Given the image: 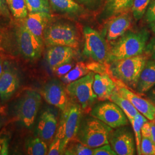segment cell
I'll list each match as a JSON object with an SVG mask.
<instances>
[{
    "mask_svg": "<svg viewBox=\"0 0 155 155\" xmlns=\"http://www.w3.org/2000/svg\"><path fill=\"white\" fill-rule=\"evenodd\" d=\"M141 135L142 137L149 138L151 137V124L150 122H146L143 125L141 128Z\"/></svg>",
    "mask_w": 155,
    "mask_h": 155,
    "instance_id": "74e56055",
    "label": "cell"
},
{
    "mask_svg": "<svg viewBox=\"0 0 155 155\" xmlns=\"http://www.w3.org/2000/svg\"><path fill=\"white\" fill-rule=\"evenodd\" d=\"M4 118L0 117V129H1V128L2 127V125L4 124Z\"/></svg>",
    "mask_w": 155,
    "mask_h": 155,
    "instance_id": "bcb514c9",
    "label": "cell"
},
{
    "mask_svg": "<svg viewBox=\"0 0 155 155\" xmlns=\"http://www.w3.org/2000/svg\"><path fill=\"white\" fill-rule=\"evenodd\" d=\"M150 28L152 32L155 34V21L150 23Z\"/></svg>",
    "mask_w": 155,
    "mask_h": 155,
    "instance_id": "f6af8a7d",
    "label": "cell"
},
{
    "mask_svg": "<svg viewBox=\"0 0 155 155\" xmlns=\"http://www.w3.org/2000/svg\"><path fill=\"white\" fill-rule=\"evenodd\" d=\"M134 0H106L103 15L109 18L117 15L127 13L132 9Z\"/></svg>",
    "mask_w": 155,
    "mask_h": 155,
    "instance_id": "7402d4cb",
    "label": "cell"
},
{
    "mask_svg": "<svg viewBox=\"0 0 155 155\" xmlns=\"http://www.w3.org/2000/svg\"><path fill=\"white\" fill-rule=\"evenodd\" d=\"M41 94L47 102L58 107L61 111L66 108L69 104L66 90L59 80L52 79L46 83Z\"/></svg>",
    "mask_w": 155,
    "mask_h": 155,
    "instance_id": "7c38bea8",
    "label": "cell"
},
{
    "mask_svg": "<svg viewBox=\"0 0 155 155\" xmlns=\"http://www.w3.org/2000/svg\"><path fill=\"white\" fill-rule=\"evenodd\" d=\"M41 102V95L35 90L25 91L18 100L16 110L17 117L25 127H32Z\"/></svg>",
    "mask_w": 155,
    "mask_h": 155,
    "instance_id": "9c48e42d",
    "label": "cell"
},
{
    "mask_svg": "<svg viewBox=\"0 0 155 155\" xmlns=\"http://www.w3.org/2000/svg\"><path fill=\"white\" fill-rule=\"evenodd\" d=\"M61 147V140L55 136L52 141L51 142V144L50 145L47 155H62Z\"/></svg>",
    "mask_w": 155,
    "mask_h": 155,
    "instance_id": "d6a6232c",
    "label": "cell"
},
{
    "mask_svg": "<svg viewBox=\"0 0 155 155\" xmlns=\"http://www.w3.org/2000/svg\"><path fill=\"white\" fill-rule=\"evenodd\" d=\"M63 154L67 155H92L93 149L82 144L81 142L71 141L65 148Z\"/></svg>",
    "mask_w": 155,
    "mask_h": 155,
    "instance_id": "4316f807",
    "label": "cell"
},
{
    "mask_svg": "<svg viewBox=\"0 0 155 155\" xmlns=\"http://www.w3.org/2000/svg\"><path fill=\"white\" fill-rule=\"evenodd\" d=\"M58 127V119L54 111L47 109L39 117L36 127L38 136L45 142L51 141L55 136Z\"/></svg>",
    "mask_w": 155,
    "mask_h": 155,
    "instance_id": "9a60e30c",
    "label": "cell"
},
{
    "mask_svg": "<svg viewBox=\"0 0 155 155\" xmlns=\"http://www.w3.org/2000/svg\"><path fill=\"white\" fill-rule=\"evenodd\" d=\"M86 64L87 68L89 69V71H92V72H95L97 74H103L107 73V71L108 72V67H107L105 66L106 64L104 63H101L100 62L97 61H93L91 63H89Z\"/></svg>",
    "mask_w": 155,
    "mask_h": 155,
    "instance_id": "1f68e13d",
    "label": "cell"
},
{
    "mask_svg": "<svg viewBox=\"0 0 155 155\" xmlns=\"http://www.w3.org/2000/svg\"><path fill=\"white\" fill-rule=\"evenodd\" d=\"M83 55L94 61L107 64L109 48L104 38L90 27L83 28Z\"/></svg>",
    "mask_w": 155,
    "mask_h": 155,
    "instance_id": "ba28073f",
    "label": "cell"
},
{
    "mask_svg": "<svg viewBox=\"0 0 155 155\" xmlns=\"http://www.w3.org/2000/svg\"><path fill=\"white\" fill-rule=\"evenodd\" d=\"M3 13H3V12H2V11L0 9V16H1V14H3Z\"/></svg>",
    "mask_w": 155,
    "mask_h": 155,
    "instance_id": "c3c4849f",
    "label": "cell"
},
{
    "mask_svg": "<svg viewBox=\"0 0 155 155\" xmlns=\"http://www.w3.org/2000/svg\"><path fill=\"white\" fill-rule=\"evenodd\" d=\"M20 86L16 71L8 61L4 62V71L0 78V101L4 104L16 93Z\"/></svg>",
    "mask_w": 155,
    "mask_h": 155,
    "instance_id": "4fadbf2b",
    "label": "cell"
},
{
    "mask_svg": "<svg viewBox=\"0 0 155 155\" xmlns=\"http://www.w3.org/2000/svg\"><path fill=\"white\" fill-rule=\"evenodd\" d=\"M145 19L148 23L155 21V0H151L145 13Z\"/></svg>",
    "mask_w": 155,
    "mask_h": 155,
    "instance_id": "e575fe53",
    "label": "cell"
},
{
    "mask_svg": "<svg viewBox=\"0 0 155 155\" xmlns=\"http://www.w3.org/2000/svg\"><path fill=\"white\" fill-rule=\"evenodd\" d=\"M1 46V35H0V47Z\"/></svg>",
    "mask_w": 155,
    "mask_h": 155,
    "instance_id": "7dc6e473",
    "label": "cell"
},
{
    "mask_svg": "<svg viewBox=\"0 0 155 155\" xmlns=\"http://www.w3.org/2000/svg\"><path fill=\"white\" fill-rule=\"evenodd\" d=\"M155 86V60H147L141 73L136 90L140 94H144Z\"/></svg>",
    "mask_w": 155,
    "mask_h": 155,
    "instance_id": "ffe728a7",
    "label": "cell"
},
{
    "mask_svg": "<svg viewBox=\"0 0 155 155\" xmlns=\"http://www.w3.org/2000/svg\"><path fill=\"white\" fill-rule=\"evenodd\" d=\"M109 100H110L112 102L115 103L121 109V110L124 112V113L127 117L129 122L132 124L134 117L136 116V115L139 112V111L134 107L132 103L129 100L123 97L119 94L117 89L113 93V94L111 95Z\"/></svg>",
    "mask_w": 155,
    "mask_h": 155,
    "instance_id": "603a6c76",
    "label": "cell"
},
{
    "mask_svg": "<svg viewBox=\"0 0 155 155\" xmlns=\"http://www.w3.org/2000/svg\"><path fill=\"white\" fill-rule=\"evenodd\" d=\"M94 73L89 72L87 75L67 85L66 90L75 103L81 106L82 110H87L97 98L94 93L93 85Z\"/></svg>",
    "mask_w": 155,
    "mask_h": 155,
    "instance_id": "52a82bcc",
    "label": "cell"
},
{
    "mask_svg": "<svg viewBox=\"0 0 155 155\" xmlns=\"http://www.w3.org/2000/svg\"><path fill=\"white\" fill-rule=\"evenodd\" d=\"M93 155H117L115 151L109 144L93 149Z\"/></svg>",
    "mask_w": 155,
    "mask_h": 155,
    "instance_id": "836d02e7",
    "label": "cell"
},
{
    "mask_svg": "<svg viewBox=\"0 0 155 155\" xmlns=\"http://www.w3.org/2000/svg\"><path fill=\"white\" fill-rule=\"evenodd\" d=\"M0 144L1 145V150L0 152V155H8V139L6 137H4L3 139L0 140Z\"/></svg>",
    "mask_w": 155,
    "mask_h": 155,
    "instance_id": "f35d334b",
    "label": "cell"
},
{
    "mask_svg": "<svg viewBox=\"0 0 155 155\" xmlns=\"http://www.w3.org/2000/svg\"><path fill=\"white\" fill-rule=\"evenodd\" d=\"M117 90L119 94L129 100L134 107L150 121H153L155 118V105L148 100L141 98L137 94L129 90L126 87L118 83Z\"/></svg>",
    "mask_w": 155,
    "mask_h": 155,
    "instance_id": "5bb4252c",
    "label": "cell"
},
{
    "mask_svg": "<svg viewBox=\"0 0 155 155\" xmlns=\"http://www.w3.org/2000/svg\"><path fill=\"white\" fill-rule=\"evenodd\" d=\"M1 148H2V147H1V145L0 144V152H1Z\"/></svg>",
    "mask_w": 155,
    "mask_h": 155,
    "instance_id": "681fc988",
    "label": "cell"
},
{
    "mask_svg": "<svg viewBox=\"0 0 155 155\" xmlns=\"http://www.w3.org/2000/svg\"><path fill=\"white\" fill-rule=\"evenodd\" d=\"M25 150L28 155H45L48 154V148L45 141L38 136L30 137L25 142Z\"/></svg>",
    "mask_w": 155,
    "mask_h": 155,
    "instance_id": "cb8c5ba5",
    "label": "cell"
},
{
    "mask_svg": "<svg viewBox=\"0 0 155 155\" xmlns=\"http://www.w3.org/2000/svg\"><path fill=\"white\" fill-rule=\"evenodd\" d=\"M151 0H134L132 12L134 19L140 20L145 15Z\"/></svg>",
    "mask_w": 155,
    "mask_h": 155,
    "instance_id": "f546056e",
    "label": "cell"
},
{
    "mask_svg": "<svg viewBox=\"0 0 155 155\" xmlns=\"http://www.w3.org/2000/svg\"><path fill=\"white\" fill-rule=\"evenodd\" d=\"M6 3V0H0V9L4 13H5V12L7 11Z\"/></svg>",
    "mask_w": 155,
    "mask_h": 155,
    "instance_id": "7bdbcfd3",
    "label": "cell"
},
{
    "mask_svg": "<svg viewBox=\"0 0 155 155\" xmlns=\"http://www.w3.org/2000/svg\"><path fill=\"white\" fill-rule=\"evenodd\" d=\"M147 61L145 56H136L109 63L108 72L127 87L136 89L141 73Z\"/></svg>",
    "mask_w": 155,
    "mask_h": 155,
    "instance_id": "7a4b0ae2",
    "label": "cell"
},
{
    "mask_svg": "<svg viewBox=\"0 0 155 155\" xmlns=\"http://www.w3.org/2000/svg\"><path fill=\"white\" fill-rule=\"evenodd\" d=\"M43 40L48 47L62 45L75 49L79 45L77 28L72 23L66 21L51 20L45 29Z\"/></svg>",
    "mask_w": 155,
    "mask_h": 155,
    "instance_id": "5b68a950",
    "label": "cell"
},
{
    "mask_svg": "<svg viewBox=\"0 0 155 155\" xmlns=\"http://www.w3.org/2000/svg\"><path fill=\"white\" fill-rule=\"evenodd\" d=\"M4 63L2 60L0 58V78L1 77L4 71Z\"/></svg>",
    "mask_w": 155,
    "mask_h": 155,
    "instance_id": "ee69618b",
    "label": "cell"
},
{
    "mask_svg": "<svg viewBox=\"0 0 155 155\" xmlns=\"http://www.w3.org/2000/svg\"><path fill=\"white\" fill-rule=\"evenodd\" d=\"M90 71L87 68L86 64L82 61H79L75 64V66L69 72L61 77V81L68 84L85 76Z\"/></svg>",
    "mask_w": 155,
    "mask_h": 155,
    "instance_id": "d4e9b609",
    "label": "cell"
},
{
    "mask_svg": "<svg viewBox=\"0 0 155 155\" xmlns=\"http://www.w3.org/2000/svg\"><path fill=\"white\" fill-rule=\"evenodd\" d=\"M113 129L100 120L93 117L82 119L76 139L94 149L109 144V136Z\"/></svg>",
    "mask_w": 155,
    "mask_h": 155,
    "instance_id": "3957f363",
    "label": "cell"
},
{
    "mask_svg": "<svg viewBox=\"0 0 155 155\" xmlns=\"http://www.w3.org/2000/svg\"><path fill=\"white\" fill-rule=\"evenodd\" d=\"M93 88L97 98L105 101L110 98L111 95L116 90V85L107 73L94 75Z\"/></svg>",
    "mask_w": 155,
    "mask_h": 155,
    "instance_id": "d6986e66",
    "label": "cell"
},
{
    "mask_svg": "<svg viewBox=\"0 0 155 155\" xmlns=\"http://www.w3.org/2000/svg\"><path fill=\"white\" fill-rule=\"evenodd\" d=\"M106 28V39L114 41L128 31L132 25V18L129 12L110 18Z\"/></svg>",
    "mask_w": 155,
    "mask_h": 155,
    "instance_id": "2e32d148",
    "label": "cell"
},
{
    "mask_svg": "<svg viewBox=\"0 0 155 155\" xmlns=\"http://www.w3.org/2000/svg\"><path fill=\"white\" fill-rule=\"evenodd\" d=\"M109 142L117 155L135 154V137L130 128L127 125L112 130L109 136Z\"/></svg>",
    "mask_w": 155,
    "mask_h": 155,
    "instance_id": "8fae6325",
    "label": "cell"
},
{
    "mask_svg": "<svg viewBox=\"0 0 155 155\" xmlns=\"http://www.w3.org/2000/svg\"><path fill=\"white\" fill-rule=\"evenodd\" d=\"M75 64L72 62L68 63L61 65V66L57 67L52 71L55 72L56 75L59 77H62L69 72Z\"/></svg>",
    "mask_w": 155,
    "mask_h": 155,
    "instance_id": "d590c367",
    "label": "cell"
},
{
    "mask_svg": "<svg viewBox=\"0 0 155 155\" xmlns=\"http://www.w3.org/2000/svg\"><path fill=\"white\" fill-rule=\"evenodd\" d=\"M13 31L15 45L19 54L28 61H33L42 54L44 41L34 35L24 22V19L17 20Z\"/></svg>",
    "mask_w": 155,
    "mask_h": 155,
    "instance_id": "277c9868",
    "label": "cell"
},
{
    "mask_svg": "<svg viewBox=\"0 0 155 155\" xmlns=\"http://www.w3.org/2000/svg\"><path fill=\"white\" fill-rule=\"evenodd\" d=\"M79 4H82L86 6H92L98 2L99 0H74Z\"/></svg>",
    "mask_w": 155,
    "mask_h": 155,
    "instance_id": "ab89813d",
    "label": "cell"
},
{
    "mask_svg": "<svg viewBox=\"0 0 155 155\" xmlns=\"http://www.w3.org/2000/svg\"><path fill=\"white\" fill-rule=\"evenodd\" d=\"M29 13L43 12L51 14L49 0H25Z\"/></svg>",
    "mask_w": 155,
    "mask_h": 155,
    "instance_id": "f1b7e54d",
    "label": "cell"
},
{
    "mask_svg": "<svg viewBox=\"0 0 155 155\" xmlns=\"http://www.w3.org/2000/svg\"><path fill=\"white\" fill-rule=\"evenodd\" d=\"M150 38V33L147 29L138 31H127L116 40L111 48L107 64L118 60L142 55L145 52Z\"/></svg>",
    "mask_w": 155,
    "mask_h": 155,
    "instance_id": "6da1fadb",
    "label": "cell"
},
{
    "mask_svg": "<svg viewBox=\"0 0 155 155\" xmlns=\"http://www.w3.org/2000/svg\"><path fill=\"white\" fill-rule=\"evenodd\" d=\"M51 8L58 13L69 16H80L83 8L74 0H49Z\"/></svg>",
    "mask_w": 155,
    "mask_h": 155,
    "instance_id": "44dd1931",
    "label": "cell"
},
{
    "mask_svg": "<svg viewBox=\"0 0 155 155\" xmlns=\"http://www.w3.org/2000/svg\"><path fill=\"white\" fill-rule=\"evenodd\" d=\"M13 16L16 20L25 19L28 11L25 0H6Z\"/></svg>",
    "mask_w": 155,
    "mask_h": 155,
    "instance_id": "484cf974",
    "label": "cell"
},
{
    "mask_svg": "<svg viewBox=\"0 0 155 155\" xmlns=\"http://www.w3.org/2000/svg\"><path fill=\"white\" fill-rule=\"evenodd\" d=\"M145 52L152 59L155 60V38L151 39L146 46Z\"/></svg>",
    "mask_w": 155,
    "mask_h": 155,
    "instance_id": "8d00e7d4",
    "label": "cell"
},
{
    "mask_svg": "<svg viewBox=\"0 0 155 155\" xmlns=\"http://www.w3.org/2000/svg\"><path fill=\"white\" fill-rule=\"evenodd\" d=\"M95 117L112 129L127 125L128 119L121 109L113 102L106 101L95 106L90 111Z\"/></svg>",
    "mask_w": 155,
    "mask_h": 155,
    "instance_id": "30bf717a",
    "label": "cell"
},
{
    "mask_svg": "<svg viewBox=\"0 0 155 155\" xmlns=\"http://www.w3.org/2000/svg\"><path fill=\"white\" fill-rule=\"evenodd\" d=\"M151 124V137L150 139L155 143V122L154 121H150Z\"/></svg>",
    "mask_w": 155,
    "mask_h": 155,
    "instance_id": "b9f144b4",
    "label": "cell"
},
{
    "mask_svg": "<svg viewBox=\"0 0 155 155\" xmlns=\"http://www.w3.org/2000/svg\"><path fill=\"white\" fill-rule=\"evenodd\" d=\"M153 121H155V119H154V120H153Z\"/></svg>",
    "mask_w": 155,
    "mask_h": 155,
    "instance_id": "f907efd6",
    "label": "cell"
},
{
    "mask_svg": "<svg viewBox=\"0 0 155 155\" xmlns=\"http://www.w3.org/2000/svg\"><path fill=\"white\" fill-rule=\"evenodd\" d=\"M141 155H155V143L151 139L142 137L140 145Z\"/></svg>",
    "mask_w": 155,
    "mask_h": 155,
    "instance_id": "4dcf8cb0",
    "label": "cell"
},
{
    "mask_svg": "<svg viewBox=\"0 0 155 155\" xmlns=\"http://www.w3.org/2000/svg\"><path fill=\"white\" fill-rule=\"evenodd\" d=\"M51 19L50 13L33 12L28 13V16L24 19V22L27 28L34 35L44 41L45 29Z\"/></svg>",
    "mask_w": 155,
    "mask_h": 155,
    "instance_id": "ac0fdd59",
    "label": "cell"
},
{
    "mask_svg": "<svg viewBox=\"0 0 155 155\" xmlns=\"http://www.w3.org/2000/svg\"><path fill=\"white\" fill-rule=\"evenodd\" d=\"M148 97L150 101L155 105V86L149 91Z\"/></svg>",
    "mask_w": 155,
    "mask_h": 155,
    "instance_id": "60d3db41",
    "label": "cell"
},
{
    "mask_svg": "<svg viewBox=\"0 0 155 155\" xmlns=\"http://www.w3.org/2000/svg\"><path fill=\"white\" fill-rule=\"evenodd\" d=\"M83 110L77 103H69L62 111L60 122L55 136L61 140V153H64L67 145L76 139L78 131L82 121Z\"/></svg>",
    "mask_w": 155,
    "mask_h": 155,
    "instance_id": "8992f818",
    "label": "cell"
},
{
    "mask_svg": "<svg viewBox=\"0 0 155 155\" xmlns=\"http://www.w3.org/2000/svg\"><path fill=\"white\" fill-rule=\"evenodd\" d=\"M75 55V50L70 47L51 46L48 47L47 51L46 61L52 71H53L64 64L72 62Z\"/></svg>",
    "mask_w": 155,
    "mask_h": 155,
    "instance_id": "e0dca14e",
    "label": "cell"
},
{
    "mask_svg": "<svg viewBox=\"0 0 155 155\" xmlns=\"http://www.w3.org/2000/svg\"><path fill=\"white\" fill-rule=\"evenodd\" d=\"M148 121L147 118L144 116L141 113L139 112L136 116L134 117L133 122L131 125L133 127V130L134 132V137H135V141L136 145V149H137V153L138 155H141V150H140V145H141V128L143 125L146 122Z\"/></svg>",
    "mask_w": 155,
    "mask_h": 155,
    "instance_id": "83f0119b",
    "label": "cell"
}]
</instances>
